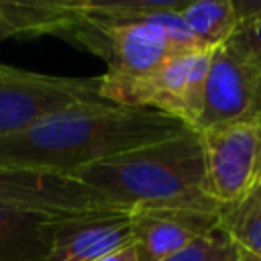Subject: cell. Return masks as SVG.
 Wrapping results in <instances>:
<instances>
[{"label":"cell","mask_w":261,"mask_h":261,"mask_svg":"<svg viewBox=\"0 0 261 261\" xmlns=\"http://www.w3.org/2000/svg\"><path fill=\"white\" fill-rule=\"evenodd\" d=\"M206 181L218 206L249 196L261 179V112L257 116L198 130Z\"/></svg>","instance_id":"obj_6"},{"label":"cell","mask_w":261,"mask_h":261,"mask_svg":"<svg viewBox=\"0 0 261 261\" xmlns=\"http://www.w3.org/2000/svg\"><path fill=\"white\" fill-rule=\"evenodd\" d=\"M12 37H18V35H16V29H14L12 20L8 18V14L4 10V4L0 0V43H4L6 39H12Z\"/></svg>","instance_id":"obj_17"},{"label":"cell","mask_w":261,"mask_h":261,"mask_svg":"<svg viewBox=\"0 0 261 261\" xmlns=\"http://www.w3.org/2000/svg\"><path fill=\"white\" fill-rule=\"evenodd\" d=\"M133 243L130 210L67 218L43 261H96Z\"/></svg>","instance_id":"obj_10"},{"label":"cell","mask_w":261,"mask_h":261,"mask_svg":"<svg viewBox=\"0 0 261 261\" xmlns=\"http://www.w3.org/2000/svg\"><path fill=\"white\" fill-rule=\"evenodd\" d=\"M218 226L230 237L247 261H261V192L255 188L243 200L220 206Z\"/></svg>","instance_id":"obj_13"},{"label":"cell","mask_w":261,"mask_h":261,"mask_svg":"<svg viewBox=\"0 0 261 261\" xmlns=\"http://www.w3.org/2000/svg\"><path fill=\"white\" fill-rule=\"evenodd\" d=\"M261 112V63L232 39L210 53L204 108L196 130L245 120Z\"/></svg>","instance_id":"obj_7"},{"label":"cell","mask_w":261,"mask_h":261,"mask_svg":"<svg viewBox=\"0 0 261 261\" xmlns=\"http://www.w3.org/2000/svg\"><path fill=\"white\" fill-rule=\"evenodd\" d=\"M0 204L65 216L124 210L73 175L6 165H0Z\"/></svg>","instance_id":"obj_8"},{"label":"cell","mask_w":261,"mask_h":261,"mask_svg":"<svg viewBox=\"0 0 261 261\" xmlns=\"http://www.w3.org/2000/svg\"><path fill=\"white\" fill-rule=\"evenodd\" d=\"M163 261H245L230 237L216 226L214 230L198 237L184 249L165 257Z\"/></svg>","instance_id":"obj_14"},{"label":"cell","mask_w":261,"mask_h":261,"mask_svg":"<svg viewBox=\"0 0 261 261\" xmlns=\"http://www.w3.org/2000/svg\"><path fill=\"white\" fill-rule=\"evenodd\" d=\"M247 55L261 63V12L245 22H241L239 31L230 37Z\"/></svg>","instance_id":"obj_15"},{"label":"cell","mask_w":261,"mask_h":261,"mask_svg":"<svg viewBox=\"0 0 261 261\" xmlns=\"http://www.w3.org/2000/svg\"><path fill=\"white\" fill-rule=\"evenodd\" d=\"M98 77H67L0 63V137L14 135L71 106L102 104Z\"/></svg>","instance_id":"obj_5"},{"label":"cell","mask_w":261,"mask_h":261,"mask_svg":"<svg viewBox=\"0 0 261 261\" xmlns=\"http://www.w3.org/2000/svg\"><path fill=\"white\" fill-rule=\"evenodd\" d=\"M257 188H259V192H261V179H259V184H257Z\"/></svg>","instance_id":"obj_18"},{"label":"cell","mask_w":261,"mask_h":261,"mask_svg":"<svg viewBox=\"0 0 261 261\" xmlns=\"http://www.w3.org/2000/svg\"><path fill=\"white\" fill-rule=\"evenodd\" d=\"M96 261H141V257H139L135 245L130 243V245H126L122 249H116V251H112V253H108V255H104Z\"/></svg>","instance_id":"obj_16"},{"label":"cell","mask_w":261,"mask_h":261,"mask_svg":"<svg viewBox=\"0 0 261 261\" xmlns=\"http://www.w3.org/2000/svg\"><path fill=\"white\" fill-rule=\"evenodd\" d=\"M212 49L175 53L143 73L106 71L100 94L110 104L151 108L194 128L204 108V84Z\"/></svg>","instance_id":"obj_3"},{"label":"cell","mask_w":261,"mask_h":261,"mask_svg":"<svg viewBox=\"0 0 261 261\" xmlns=\"http://www.w3.org/2000/svg\"><path fill=\"white\" fill-rule=\"evenodd\" d=\"M218 226V212L196 208L130 210L133 245L141 261H163Z\"/></svg>","instance_id":"obj_9"},{"label":"cell","mask_w":261,"mask_h":261,"mask_svg":"<svg viewBox=\"0 0 261 261\" xmlns=\"http://www.w3.org/2000/svg\"><path fill=\"white\" fill-rule=\"evenodd\" d=\"M179 16L196 41L208 49L226 43L241 27L234 0H186Z\"/></svg>","instance_id":"obj_12"},{"label":"cell","mask_w":261,"mask_h":261,"mask_svg":"<svg viewBox=\"0 0 261 261\" xmlns=\"http://www.w3.org/2000/svg\"><path fill=\"white\" fill-rule=\"evenodd\" d=\"M73 177L124 210H220L208 190L204 149L200 135L194 128L106 161L86 165L73 171Z\"/></svg>","instance_id":"obj_2"},{"label":"cell","mask_w":261,"mask_h":261,"mask_svg":"<svg viewBox=\"0 0 261 261\" xmlns=\"http://www.w3.org/2000/svg\"><path fill=\"white\" fill-rule=\"evenodd\" d=\"M69 2L73 8V18L59 37L102 57L108 63V71L143 73L175 55V49L171 47L157 16L159 12L173 8L179 0H173L167 8L153 12L143 20L94 18L80 12L73 0Z\"/></svg>","instance_id":"obj_4"},{"label":"cell","mask_w":261,"mask_h":261,"mask_svg":"<svg viewBox=\"0 0 261 261\" xmlns=\"http://www.w3.org/2000/svg\"><path fill=\"white\" fill-rule=\"evenodd\" d=\"M67 218L71 216L0 204V261H43Z\"/></svg>","instance_id":"obj_11"},{"label":"cell","mask_w":261,"mask_h":261,"mask_svg":"<svg viewBox=\"0 0 261 261\" xmlns=\"http://www.w3.org/2000/svg\"><path fill=\"white\" fill-rule=\"evenodd\" d=\"M181 120L151 108L120 104L71 106L8 137H0V165L73 175L110 157L188 130Z\"/></svg>","instance_id":"obj_1"}]
</instances>
